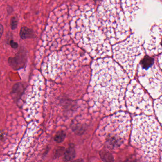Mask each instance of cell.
Here are the masks:
<instances>
[{"label": "cell", "instance_id": "1", "mask_svg": "<svg viewBox=\"0 0 162 162\" xmlns=\"http://www.w3.org/2000/svg\"><path fill=\"white\" fill-rule=\"evenodd\" d=\"M127 82L125 71L114 60L100 58L94 61L91 84L96 104H102L111 112L118 110Z\"/></svg>", "mask_w": 162, "mask_h": 162}, {"label": "cell", "instance_id": "2", "mask_svg": "<svg viewBox=\"0 0 162 162\" xmlns=\"http://www.w3.org/2000/svg\"><path fill=\"white\" fill-rule=\"evenodd\" d=\"M160 127L156 120L151 117L140 116L133 120L132 141L149 156L157 152Z\"/></svg>", "mask_w": 162, "mask_h": 162}, {"label": "cell", "instance_id": "3", "mask_svg": "<svg viewBox=\"0 0 162 162\" xmlns=\"http://www.w3.org/2000/svg\"><path fill=\"white\" fill-rule=\"evenodd\" d=\"M130 117L126 112L120 111L108 117L100 128V135L109 148L120 147L129 136Z\"/></svg>", "mask_w": 162, "mask_h": 162}, {"label": "cell", "instance_id": "4", "mask_svg": "<svg viewBox=\"0 0 162 162\" xmlns=\"http://www.w3.org/2000/svg\"><path fill=\"white\" fill-rule=\"evenodd\" d=\"M112 53L114 60L122 66L129 76H132L135 63L141 54L138 39L134 36H131L125 41L114 45L112 48Z\"/></svg>", "mask_w": 162, "mask_h": 162}, {"label": "cell", "instance_id": "5", "mask_svg": "<svg viewBox=\"0 0 162 162\" xmlns=\"http://www.w3.org/2000/svg\"><path fill=\"white\" fill-rule=\"evenodd\" d=\"M126 102L127 107L142 111L151 109V102L148 95L137 85H129L126 93Z\"/></svg>", "mask_w": 162, "mask_h": 162}, {"label": "cell", "instance_id": "6", "mask_svg": "<svg viewBox=\"0 0 162 162\" xmlns=\"http://www.w3.org/2000/svg\"><path fill=\"white\" fill-rule=\"evenodd\" d=\"M64 55H62V52L55 53L54 55L50 56L49 63L51 66H49V74L50 76L56 75L61 72L66 71L69 63L67 58H64Z\"/></svg>", "mask_w": 162, "mask_h": 162}, {"label": "cell", "instance_id": "7", "mask_svg": "<svg viewBox=\"0 0 162 162\" xmlns=\"http://www.w3.org/2000/svg\"><path fill=\"white\" fill-rule=\"evenodd\" d=\"M20 36L22 39H28L33 37V31L30 28L23 27L21 29Z\"/></svg>", "mask_w": 162, "mask_h": 162}, {"label": "cell", "instance_id": "8", "mask_svg": "<svg viewBox=\"0 0 162 162\" xmlns=\"http://www.w3.org/2000/svg\"><path fill=\"white\" fill-rule=\"evenodd\" d=\"M75 150L73 147H69L66 151L65 158L66 160L69 161L74 158L75 156Z\"/></svg>", "mask_w": 162, "mask_h": 162}, {"label": "cell", "instance_id": "9", "mask_svg": "<svg viewBox=\"0 0 162 162\" xmlns=\"http://www.w3.org/2000/svg\"><path fill=\"white\" fill-rule=\"evenodd\" d=\"M66 137V133L63 131H60L57 133L55 136V140L58 143H60L64 140Z\"/></svg>", "mask_w": 162, "mask_h": 162}, {"label": "cell", "instance_id": "10", "mask_svg": "<svg viewBox=\"0 0 162 162\" xmlns=\"http://www.w3.org/2000/svg\"><path fill=\"white\" fill-rule=\"evenodd\" d=\"M17 21L16 20L15 18H12L11 20V26L12 30L16 28L17 26Z\"/></svg>", "mask_w": 162, "mask_h": 162}, {"label": "cell", "instance_id": "11", "mask_svg": "<svg viewBox=\"0 0 162 162\" xmlns=\"http://www.w3.org/2000/svg\"><path fill=\"white\" fill-rule=\"evenodd\" d=\"M10 45L12 48H18V44L17 42H15L13 40H11L10 41Z\"/></svg>", "mask_w": 162, "mask_h": 162}, {"label": "cell", "instance_id": "12", "mask_svg": "<svg viewBox=\"0 0 162 162\" xmlns=\"http://www.w3.org/2000/svg\"><path fill=\"white\" fill-rule=\"evenodd\" d=\"M3 26L0 24V39L3 35Z\"/></svg>", "mask_w": 162, "mask_h": 162}]
</instances>
